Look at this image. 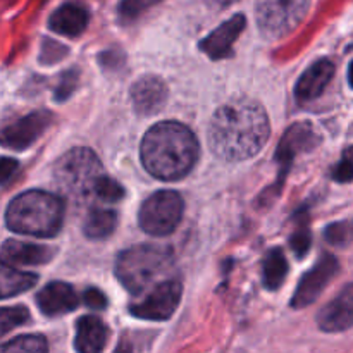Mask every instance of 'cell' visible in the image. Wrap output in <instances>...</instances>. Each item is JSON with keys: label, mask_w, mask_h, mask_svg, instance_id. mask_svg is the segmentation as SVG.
I'll return each mask as SVG.
<instances>
[{"label": "cell", "mask_w": 353, "mask_h": 353, "mask_svg": "<svg viewBox=\"0 0 353 353\" xmlns=\"http://www.w3.org/2000/svg\"><path fill=\"white\" fill-rule=\"evenodd\" d=\"M271 126L261 103L233 100L214 114L209 128V147L226 162L254 157L268 143Z\"/></svg>", "instance_id": "obj_1"}, {"label": "cell", "mask_w": 353, "mask_h": 353, "mask_svg": "<svg viewBox=\"0 0 353 353\" xmlns=\"http://www.w3.org/2000/svg\"><path fill=\"white\" fill-rule=\"evenodd\" d=\"M199 141L192 130L174 121L152 126L141 141V162L145 169L162 181L185 178L199 161Z\"/></svg>", "instance_id": "obj_2"}, {"label": "cell", "mask_w": 353, "mask_h": 353, "mask_svg": "<svg viewBox=\"0 0 353 353\" xmlns=\"http://www.w3.org/2000/svg\"><path fill=\"white\" fill-rule=\"evenodd\" d=\"M64 203L57 195L30 190L17 195L6 210V224L10 231L38 238H52L61 231Z\"/></svg>", "instance_id": "obj_3"}, {"label": "cell", "mask_w": 353, "mask_h": 353, "mask_svg": "<svg viewBox=\"0 0 353 353\" xmlns=\"http://www.w3.org/2000/svg\"><path fill=\"white\" fill-rule=\"evenodd\" d=\"M172 254L165 247L137 245L121 252L116 262V274L131 295H141L152 283L172 268Z\"/></svg>", "instance_id": "obj_4"}, {"label": "cell", "mask_w": 353, "mask_h": 353, "mask_svg": "<svg viewBox=\"0 0 353 353\" xmlns=\"http://www.w3.org/2000/svg\"><path fill=\"white\" fill-rule=\"evenodd\" d=\"M103 174L102 164L90 148H72L62 155L54 169L59 188L74 200H85L95 192L97 183Z\"/></svg>", "instance_id": "obj_5"}, {"label": "cell", "mask_w": 353, "mask_h": 353, "mask_svg": "<svg viewBox=\"0 0 353 353\" xmlns=\"http://www.w3.org/2000/svg\"><path fill=\"white\" fill-rule=\"evenodd\" d=\"M185 210V202L178 192L162 190L148 196L141 205L140 228L152 236H168L178 228Z\"/></svg>", "instance_id": "obj_6"}, {"label": "cell", "mask_w": 353, "mask_h": 353, "mask_svg": "<svg viewBox=\"0 0 353 353\" xmlns=\"http://www.w3.org/2000/svg\"><path fill=\"white\" fill-rule=\"evenodd\" d=\"M310 9V2H259L255 6L259 28L265 38H281L292 33L302 19L307 10Z\"/></svg>", "instance_id": "obj_7"}, {"label": "cell", "mask_w": 353, "mask_h": 353, "mask_svg": "<svg viewBox=\"0 0 353 353\" xmlns=\"http://www.w3.org/2000/svg\"><path fill=\"white\" fill-rule=\"evenodd\" d=\"M321 143V137L310 123H295L285 131L281 141L276 150V161L279 164V176L278 183L272 186L274 195H279V188L285 183L286 174H288L290 168L293 164V159L300 154V152L314 150L317 145Z\"/></svg>", "instance_id": "obj_8"}, {"label": "cell", "mask_w": 353, "mask_h": 353, "mask_svg": "<svg viewBox=\"0 0 353 353\" xmlns=\"http://www.w3.org/2000/svg\"><path fill=\"white\" fill-rule=\"evenodd\" d=\"M54 116L48 110H34L0 126V145L10 150H26L50 128Z\"/></svg>", "instance_id": "obj_9"}, {"label": "cell", "mask_w": 353, "mask_h": 353, "mask_svg": "<svg viewBox=\"0 0 353 353\" xmlns=\"http://www.w3.org/2000/svg\"><path fill=\"white\" fill-rule=\"evenodd\" d=\"M338 269H340V265H338V261L334 255H321L317 264L303 276L302 281L296 286V292L292 299L293 309H305L310 303L316 302L321 296V293H323V290L333 281Z\"/></svg>", "instance_id": "obj_10"}, {"label": "cell", "mask_w": 353, "mask_h": 353, "mask_svg": "<svg viewBox=\"0 0 353 353\" xmlns=\"http://www.w3.org/2000/svg\"><path fill=\"white\" fill-rule=\"evenodd\" d=\"M181 292V283L178 279H169L161 283L143 302L131 307L130 312L138 319L168 321L178 309Z\"/></svg>", "instance_id": "obj_11"}, {"label": "cell", "mask_w": 353, "mask_h": 353, "mask_svg": "<svg viewBox=\"0 0 353 353\" xmlns=\"http://www.w3.org/2000/svg\"><path fill=\"white\" fill-rule=\"evenodd\" d=\"M245 24H247L245 14H234L231 19L224 21L219 28H216L212 33L207 34L200 41V50L205 52L212 61H219V59L228 57L231 54L233 43L238 40L241 31L245 30Z\"/></svg>", "instance_id": "obj_12"}, {"label": "cell", "mask_w": 353, "mask_h": 353, "mask_svg": "<svg viewBox=\"0 0 353 353\" xmlns=\"http://www.w3.org/2000/svg\"><path fill=\"white\" fill-rule=\"evenodd\" d=\"M131 100L133 107L140 116H154L168 100V86L157 76H141L131 86Z\"/></svg>", "instance_id": "obj_13"}, {"label": "cell", "mask_w": 353, "mask_h": 353, "mask_svg": "<svg viewBox=\"0 0 353 353\" xmlns=\"http://www.w3.org/2000/svg\"><path fill=\"white\" fill-rule=\"evenodd\" d=\"M334 76V64L330 59H319L314 62L302 76L295 86V97L299 102L307 103L321 97Z\"/></svg>", "instance_id": "obj_14"}, {"label": "cell", "mask_w": 353, "mask_h": 353, "mask_svg": "<svg viewBox=\"0 0 353 353\" xmlns=\"http://www.w3.org/2000/svg\"><path fill=\"white\" fill-rule=\"evenodd\" d=\"M353 323V299H352V285L345 286L343 292L324 307L317 316V324L323 331L327 333H340L352 327Z\"/></svg>", "instance_id": "obj_15"}, {"label": "cell", "mask_w": 353, "mask_h": 353, "mask_svg": "<svg viewBox=\"0 0 353 353\" xmlns=\"http://www.w3.org/2000/svg\"><path fill=\"white\" fill-rule=\"evenodd\" d=\"M37 303L45 316H59L78 309V295L71 285L55 281L45 286L37 295Z\"/></svg>", "instance_id": "obj_16"}, {"label": "cell", "mask_w": 353, "mask_h": 353, "mask_svg": "<svg viewBox=\"0 0 353 353\" xmlns=\"http://www.w3.org/2000/svg\"><path fill=\"white\" fill-rule=\"evenodd\" d=\"M109 340V327L95 316H83L76 323L74 348L78 353H102Z\"/></svg>", "instance_id": "obj_17"}, {"label": "cell", "mask_w": 353, "mask_h": 353, "mask_svg": "<svg viewBox=\"0 0 353 353\" xmlns=\"http://www.w3.org/2000/svg\"><path fill=\"white\" fill-rule=\"evenodd\" d=\"M88 21L90 12L85 6L69 2L54 10L48 19V26L52 31L64 37H78L88 26Z\"/></svg>", "instance_id": "obj_18"}, {"label": "cell", "mask_w": 353, "mask_h": 353, "mask_svg": "<svg viewBox=\"0 0 353 353\" xmlns=\"http://www.w3.org/2000/svg\"><path fill=\"white\" fill-rule=\"evenodd\" d=\"M2 257L14 264L41 265L50 262L55 257V250L43 245L26 243L19 240H7L2 245Z\"/></svg>", "instance_id": "obj_19"}, {"label": "cell", "mask_w": 353, "mask_h": 353, "mask_svg": "<svg viewBox=\"0 0 353 353\" xmlns=\"http://www.w3.org/2000/svg\"><path fill=\"white\" fill-rule=\"evenodd\" d=\"M37 274L17 271L12 265L0 261V300L21 295L37 285Z\"/></svg>", "instance_id": "obj_20"}, {"label": "cell", "mask_w": 353, "mask_h": 353, "mask_svg": "<svg viewBox=\"0 0 353 353\" xmlns=\"http://www.w3.org/2000/svg\"><path fill=\"white\" fill-rule=\"evenodd\" d=\"M286 276H288V261H286L285 254L281 248H272L265 254L264 262H262V281L268 290L281 288L285 283Z\"/></svg>", "instance_id": "obj_21"}, {"label": "cell", "mask_w": 353, "mask_h": 353, "mask_svg": "<svg viewBox=\"0 0 353 353\" xmlns=\"http://www.w3.org/2000/svg\"><path fill=\"white\" fill-rule=\"evenodd\" d=\"M117 226V214L107 209H93L83 223V233L88 240H105Z\"/></svg>", "instance_id": "obj_22"}, {"label": "cell", "mask_w": 353, "mask_h": 353, "mask_svg": "<svg viewBox=\"0 0 353 353\" xmlns=\"http://www.w3.org/2000/svg\"><path fill=\"white\" fill-rule=\"evenodd\" d=\"M0 353H47V340L40 334H24L0 345Z\"/></svg>", "instance_id": "obj_23"}, {"label": "cell", "mask_w": 353, "mask_h": 353, "mask_svg": "<svg viewBox=\"0 0 353 353\" xmlns=\"http://www.w3.org/2000/svg\"><path fill=\"white\" fill-rule=\"evenodd\" d=\"M30 321V310L23 305L0 307V336Z\"/></svg>", "instance_id": "obj_24"}, {"label": "cell", "mask_w": 353, "mask_h": 353, "mask_svg": "<svg viewBox=\"0 0 353 353\" xmlns=\"http://www.w3.org/2000/svg\"><path fill=\"white\" fill-rule=\"evenodd\" d=\"M93 195L105 203H116L119 202V200H123L124 188L119 183L114 181L112 178H109V176H102L100 181L97 183Z\"/></svg>", "instance_id": "obj_25"}, {"label": "cell", "mask_w": 353, "mask_h": 353, "mask_svg": "<svg viewBox=\"0 0 353 353\" xmlns=\"http://www.w3.org/2000/svg\"><path fill=\"white\" fill-rule=\"evenodd\" d=\"M310 243H312V236H310L309 224H307V219H302L299 223V228L293 231L292 238H290V247H292L295 257L303 259L309 254Z\"/></svg>", "instance_id": "obj_26"}, {"label": "cell", "mask_w": 353, "mask_h": 353, "mask_svg": "<svg viewBox=\"0 0 353 353\" xmlns=\"http://www.w3.org/2000/svg\"><path fill=\"white\" fill-rule=\"evenodd\" d=\"M324 238L330 241L331 245L336 247H347L350 243L352 238V224L350 221H341V223L330 224L324 231Z\"/></svg>", "instance_id": "obj_27"}, {"label": "cell", "mask_w": 353, "mask_h": 353, "mask_svg": "<svg viewBox=\"0 0 353 353\" xmlns=\"http://www.w3.org/2000/svg\"><path fill=\"white\" fill-rule=\"evenodd\" d=\"M152 6V2H141V0H130V2H123L119 6V16L124 23H130V21L137 19L141 14V10L148 9Z\"/></svg>", "instance_id": "obj_28"}, {"label": "cell", "mask_w": 353, "mask_h": 353, "mask_svg": "<svg viewBox=\"0 0 353 353\" xmlns=\"http://www.w3.org/2000/svg\"><path fill=\"white\" fill-rule=\"evenodd\" d=\"M76 81H78V72L76 71H69L68 74H64L61 85H59V88L55 90L57 102H62V100H65L69 95H71V92L74 90V86H76Z\"/></svg>", "instance_id": "obj_29"}, {"label": "cell", "mask_w": 353, "mask_h": 353, "mask_svg": "<svg viewBox=\"0 0 353 353\" xmlns=\"http://www.w3.org/2000/svg\"><path fill=\"white\" fill-rule=\"evenodd\" d=\"M83 299H85L86 305L92 307V309H95V310H103L107 307L105 295H103V293L97 288L86 290L85 295H83Z\"/></svg>", "instance_id": "obj_30"}, {"label": "cell", "mask_w": 353, "mask_h": 353, "mask_svg": "<svg viewBox=\"0 0 353 353\" xmlns=\"http://www.w3.org/2000/svg\"><path fill=\"white\" fill-rule=\"evenodd\" d=\"M333 178L336 181L341 183H348L352 179V161H350V152H347L343 157V161L334 168L333 171Z\"/></svg>", "instance_id": "obj_31"}, {"label": "cell", "mask_w": 353, "mask_h": 353, "mask_svg": "<svg viewBox=\"0 0 353 353\" xmlns=\"http://www.w3.org/2000/svg\"><path fill=\"white\" fill-rule=\"evenodd\" d=\"M19 168V162L10 157H0V185L9 181Z\"/></svg>", "instance_id": "obj_32"}]
</instances>
